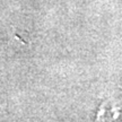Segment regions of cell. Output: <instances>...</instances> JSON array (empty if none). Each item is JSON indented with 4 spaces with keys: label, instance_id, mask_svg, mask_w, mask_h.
<instances>
[{
    "label": "cell",
    "instance_id": "6da1fadb",
    "mask_svg": "<svg viewBox=\"0 0 122 122\" xmlns=\"http://www.w3.org/2000/svg\"><path fill=\"white\" fill-rule=\"evenodd\" d=\"M97 117L100 120L122 121V93L109 98V101L101 107V112Z\"/></svg>",
    "mask_w": 122,
    "mask_h": 122
}]
</instances>
